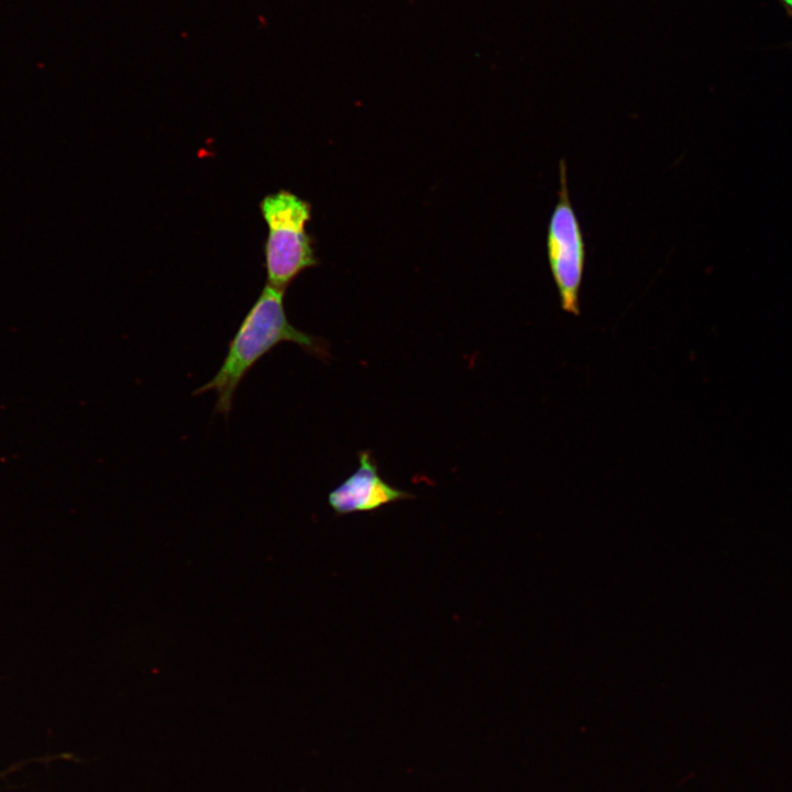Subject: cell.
<instances>
[{"instance_id": "cell-1", "label": "cell", "mask_w": 792, "mask_h": 792, "mask_svg": "<svg viewBox=\"0 0 792 792\" xmlns=\"http://www.w3.org/2000/svg\"><path fill=\"white\" fill-rule=\"evenodd\" d=\"M284 294V290L267 284L264 286L229 341L217 373L193 393L195 396L215 393V414L229 417L242 380L279 343L293 342L304 352L320 360L329 356V345L323 339L301 331L290 323L285 310Z\"/></svg>"}, {"instance_id": "cell-2", "label": "cell", "mask_w": 792, "mask_h": 792, "mask_svg": "<svg viewBox=\"0 0 792 792\" xmlns=\"http://www.w3.org/2000/svg\"><path fill=\"white\" fill-rule=\"evenodd\" d=\"M258 207L268 229L263 248L266 284L285 292L298 275L319 264L315 239L306 230L311 205L280 189L266 195Z\"/></svg>"}, {"instance_id": "cell-3", "label": "cell", "mask_w": 792, "mask_h": 792, "mask_svg": "<svg viewBox=\"0 0 792 792\" xmlns=\"http://www.w3.org/2000/svg\"><path fill=\"white\" fill-rule=\"evenodd\" d=\"M566 164L559 163L558 200L547 229V258L563 311L579 316L586 245L580 220L571 204Z\"/></svg>"}, {"instance_id": "cell-4", "label": "cell", "mask_w": 792, "mask_h": 792, "mask_svg": "<svg viewBox=\"0 0 792 792\" xmlns=\"http://www.w3.org/2000/svg\"><path fill=\"white\" fill-rule=\"evenodd\" d=\"M415 496L394 487L378 472L369 450L359 452V466L328 494V504L338 516L377 510L386 505Z\"/></svg>"}, {"instance_id": "cell-5", "label": "cell", "mask_w": 792, "mask_h": 792, "mask_svg": "<svg viewBox=\"0 0 792 792\" xmlns=\"http://www.w3.org/2000/svg\"><path fill=\"white\" fill-rule=\"evenodd\" d=\"M783 2L787 4L789 9L792 10V0H783Z\"/></svg>"}]
</instances>
